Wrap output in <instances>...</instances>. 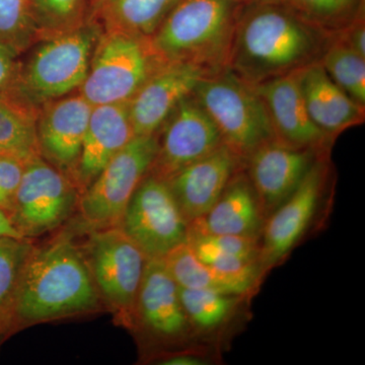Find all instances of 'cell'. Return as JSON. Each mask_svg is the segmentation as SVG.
Wrapping results in <instances>:
<instances>
[{
  "label": "cell",
  "instance_id": "19",
  "mask_svg": "<svg viewBox=\"0 0 365 365\" xmlns=\"http://www.w3.org/2000/svg\"><path fill=\"white\" fill-rule=\"evenodd\" d=\"M134 136L128 103L93 108L73 176L81 195Z\"/></svg>",
  "mask_w": 365,
  "mask_h": 365
},
{
  "label": "cell",
  "instance_id": "8",
  "mask_svg": "<svg viewBox=\"0 0 365 365\" xmlns=\"http://www.w3.org/2000/svg\"><path fill=\"white\" fill-rule=\"evenodd\" d=\"M158 146V133L134 136L81 194L78 210L88 230L119 227L132 195L150 173Z\"/></svg>",
  "mask_w": 365,
  "mask_h": 365
},
{
  "label": "cell",
  "instance_id": "5",
  "mask_svg": "<svg viewBox=\"0 0 365 365\" xmlns=\"http://www.w3.org/2000/svg\"><path fill=\"white\" fill-rule=\"evenodd\" d=\"M193 96L215 122L223 144L244 165L262 144L275 139L259 93L228 69L201 78Z\"/></svg>",
  "mask_w": 365,
  "mask_h": 365
},
{
  "label": "cell",
  "instance_id": "23",
  "mask_svg": "<svg viewBox=\"0 0 365 365\" xmlns=\"http://www.w3.org/2000/svg\"><path fill=\"white\" fill-rule=\"evenodd\" d=\"M180 0H96L93 20L103 31L150 38Z\"/></svg>",
  "mask_w": 365,
  "mask_h": 365
},
{
  "label": "cell",
  "instance_id": "25",
  "mask_svg": "<svg viewBox=\"0 0 365 365\" xmlns=\"http://www.w3.org/2000/svg\"><path fill=\"white\" fill-rule=\"evenodd\" d=\"M179 289L185 314L194 333L215 332L234 317L242 302L249 297L215 290Z\"/></svg>",
  "mask_w": 365,
  "mask_h": 365
},
{
  "label": "cell",
  "instance_id": "24",
  "mask_svg": "<svg viewBox=\"0 0 365 365\" xmlns=\"http://www.w3.org/2000/svg\"><path fill=\"white\" fill-rule=\"evenodd\" d=\"M39 109L16 93H0V155H13L26 162L40 157Z\"/></svg>",
  "mask_w": 365,
  "mask_h": 365
},
{
  "label": "cell",
  "instance_id": "15",
  "mask_svg": "<svg viewBox=\"0 0 365 365\" xmlns=\"http://www.w3.org/2000/svg\"><path fill=\"white\" fill-rule=\"evenodd\" d=\"M93 108L78 91L45 103L38 113L40 157L72 181Z\"/></svg>",
  "mask_w": 365,
  "mask_h": 365
},
{
  "label": "cell",
  "instance_id": "36",
  "mask_svg": "<svg viewBox=\"0 0 365 365\" xmlns=\"http://www.w3.org/2000/svg\"><path fill=\"white\" fill-rule=\"evenodd\" d=\"M160 364L165 365H203L207 364L208 362L207 360L196 356V355L181 354L163 359Z\"/></svg>",
  "mask_w": 365,
  "mask_h": 365
},
{
  "label": "cell",
  "instance_id": "10",
  "mask_svg": "<svg viewBox=\"0 0 365 365\" xmlns=\"http://www.w3.org/2000/svg\"><path fill=\"white\" fill-rule=\"evenodd\" d=\"M118 227L148 259H163L187 242L189 223L168 182L148 174L132 195Z\"/></svg>",
  "mask_w": 365,
  "mask_h": 365
},
{
  "label": "cell",
  "instance_id": "26",
  "mask_svg": "<svg viewBox=\"0 0 365 365\" xmlns=\"http://www.w3.org/2000/svg\"><path fill=\"white\" fill-rule=\"evenodd\" d=\"M96 0H29L36 37L49 39L93 20Z\"/></svg>",
  "mask_w": 365,
  "mask_h": 365
},
{
  "label": "cell",
  "instance_id": "20",
  "mask_svg": "<svg viewBox=\"0 0 365 365\" xmlns=\"http://www.w3.org/2000/svg\"><path fill=\"white\" fill-rule=\"evenodd\" d=\"M307 112L316 126L332 140L364 123L365 107L352 100L316 61L297 71Z\"/></svg>",
  "mask_w": 365,
  "mask_h": 365
},
{
  "label": "cell",
  "instance_id": "16",
  "mask_svg": "<svg viewBox=\"0 0 365 365\" xmlns=\"http://www.w3.org/2000/svg\"><path fill=\"white\" fill-rule=\"evenodd\" d=\"M205 71L181 62L163 63L128 102L134 133L157 134L182 98L193 93Z\"/></svg>",
  "mask_w": 365,
  "mask_h": 365
},
{
  "label": "cell",
  "instance_id": "21",
  "mask_svg": "<svg viewBox=\"0 0 365 365\" xmlns=\"http://www.w3.org/2000/svg\"><path fill=\"white\" fill-rule=\"evenodd\" d=\"M266 217L244 168L237 170L207 212L189 223V228L211 235L261 239Z\"/></svg>",
  "mask_w": 365,
  "mask_h": 365
},
{
  "label": "cell",
  "instance_id": "27",
  "mask_svg": "<svg viewBox=\"0 0 365 365\" xmlns=\"http://www.w3.org/2000/svg\"><path fill=\"white\" fill-rule=\"evenodd\" d=\"M319 62L336 85L365 107V57L346 45L335 34Z\"/></svg>",
  "mask_w": 365,
  "mask_h": 365
},
{
  "label": "cell",
  "instance_id": "32",
  "mask_svg": "<svg viewBox=\"0 0 365 365\" xmlns=\"http://www.w3.org/2000/svg\"><path fill=\"white\" fill-rule=\"evenodd\" d=\"M26 163L13 155H0V208L9 211L13 205Z\"/></svg>",
  "mask_w": 365,
  "mask_h": 365
},
{
  "label": "cell",
  "instance_id": "6",
  "mask_svg": "<svg viewBox=\"0 0 365 365\" xmlns=\"http://www.w3.org/2000/svg\"><path fill=\"white\" fill-rule=\"evenodd\" d=\"M163 64L150 38L102 31L78 91L93 107L128 103Z\"/></svg>",
  "mask_w": 365,
  "mask_h": 365
},
{
  "label": "cell",
  "instance_id": "22",
  "mask_svg": "<svg viewBox=\"0 0 365 365\" xmlns=\"http://www.w3.org/2000/svg\"><path fill=\"white\" fill-rule=\"evenodd\" d=\"M163 259L170 275L182 288L250 295L263 279L260 274L218 272L199 260L187 242L178 246Z\"/></svg>",
  "mask_w": 365,
  "mask_h": 365
},
{
  "label": "cell",
  "instance_id": "9",
  "mask_svg": "<svg viewBox=\"0 0 365 365\" xmlns=\"http://www.w3.org/2000/svg\"><path fill=\"white\" fill-rule=\"evenodd\" d=\"M79 193L73 181L38 157L28 160L9 215L26 239L53 232L78 209Z\"/></svg>",
  "mask_w": 365,
  "mask_h": 365
},
{
  "label": "cell",
  "instance_id": "14",
  "mask_svg": "<svg viewBox=\"0 0 365 365\" xmlns=\"http://www.w3.org/2000/svg\"><path fill=\"white\" fill-rule=\"evenodd\" d=\"M133 327L162 343L182 342L194 333L182 307L179 285L163 259L146 262L136 297Z\"/></svg>",
  "mask_w": 365,
  "mask_h": 365
},
{
  "label": "cell",
  "instance_id": "18",
  "mask_svg": "<svg viewBox=\"0 0 365 365\" xmlns=\"http://www.w3.org/2000/svg\"><path fill=\"white\" fill-rule=\"evenodd\" d=\"M244 167V163L222 144L165 182L190 223L202 217L212 207L232 176Z\"/></svg>",
  "mask_w": 365,
  "mask_h": 365
},
{
  "label": "cell",
  "instance_id": "3",
  "mask_svg": "<svg viewBox=\"0 0 365 365\" xmlns=\"http://www.w3.org/2000/svg\"><path fill=\"white\" fill-rule=\"evenodd\" d=\"M242 6L230 0H180L151 36L153 50L163 63H189L207 74L225 71Z\"/></svg>",
  "mask_w": 365,
  "mask_h": 365
},
{
  "label": "cell",
  "instance_id": "28",
  "mask_svg": "<svg viewBox=\"0 0 365 365\" xmlns=\"http://www.w3.org/2000/svg\"><path fill=\"white\" fill-rule=\"evenodd\" d=\"M33 247L26 237L0 239V331L9 329L14 297Z\"/></svg>",
  "mask_w": 365,
  "mask_h": 365
},
{
  "label": "cell",
  "instance_id": "4",
  "mask_svg": "<svg viewBox=\"0 0 365 365\" xmlns=\"http://www.w3.org/2000/svg\"><path fill=\"white\" fill-rule=\"evenodd\" d=\"M102 31L97 21L91 20L71 33L36 42L28 61L21 64L16 95L40 108L78 91L88 76Z\"/></svg>",
  "mask_w": 365,
  "mask_h": 365
},
{
  "label": "cell",
  "instance_id": "31",
  "mask_svg": "<svg viewBox=\"0 0 365 365\" xmlns=\"http://www.w3.org/2000/svg\"><path fill=\"white\" fill-rule=\"evenodd\" d=\"M187 244L197 258L205 265L218 272L225 274H260V265L257 262H250L222 251L210 242L205 241L201 235L188 230Z\"/></svg>",
  "mask_w": 365,
  "mask_h": 365
},
{
  "label": "cell",
  "instance_id": "1",
  "mask_svg": "<svg viewBox=\"0 0 365 365\" xmlns=\"http://www.w3.org/2000/svg\"><path fill=\"white\" fill-rule=\"evenodd\" d=\"M334 36L278 0L250 2L237 16L227 69L258 86L319 61Z\"/></svg>",
  "mask_w": 365,
  "mask_h": 365
},
{
  "label": "cell",
  "instance_id": "12",
  "mask_svg": "<svg viewBox=\"0 0 365 365\" xmlns=\"http://www.w3.org/2000/svg\"><path fill=\"white\" fill-rule=\"evenodd\" d=\"M329 178V158H319L294 193L266 218L259 265L268 272L287 258L313 222Z\"/></svg>",
  "mask_w": 365,
  "mask_h": 365
},
{
  "label": "cell",
  "instance_id": "33",
  "mask_svg": "<svg viewBox=\"0 0 365 365\" xmlns=\"http://www.w3.org/2000/svg\"><path fill=\"white\" fill-rule=\"evenodd\" d=\"M18 56L0 43V93H16L21 71Z\"/></svg>",
  "mask_w": 365,
  "mask_h": 365
},
{
  "label": "cell",
  "instance_id": "30",
  "mask_svg": "<svg viewBox=\"0 0 365 365\" xmlns=\"http://www.w3.org/2000/svg\"><path fill=\"white\" fill-rule=\"evenodd\" d=\"M36 42L29 0H0V43L20 55Z\"/></svg>",
  "mask_w": 365,
  "mask_h": 365
},
{
  "label": "cell",
  "instance_id": "35",
  "mask_svg": "<svg viewBox=\"0 0 365 365\" xmlns=\"http://www.w3.org/2000/svg\"><path fill=\"white\" fill-rule=\"evenodd\" d=\"M24 237L14 227L9 211L0 208V239L1 237Z\"/></svg>",
  "mask_w": 365,
  "mask_h": 365
},
{
  "label": "cell",
  "instance_id": "17",
  "mask_svg": "<svg viewBox=\"0 0 365 365\" xmlns=\"http://www.w3.org/2000/svg\"><path fill=\"white\" fill-rule=\"evenodd\" d=\"M297 71L255 86V90L267 110L275 140L294 148L329 151L333 140L309 116Z\"/></svg>",
  "mask_w": 365,
  "mask_h": 365
},
{
  "label": "cell",
  "instance_id": "13",
  "mask_svg": "<svg viewBox=\"0 0 365 365\" xmlns=\"http://www.w3.org/2000/svg\"><path fill=\"white\" fill-rule=\"evenodd\" d=\"M328 153L294 148L273 139L262 144L247 158L244 169L266 218L294 193L314 163Z\"/></svg>",
  "mask_w": 365,
  "mask_h": 365
},
{
  "label": "cell",
  "instance_id": "7",
  "mask_svg": "<svg viewBox=\"0 0 365 365\" xmlns=\"http://www.w3.org/2000/svg\"><path fill=\"white\" fill-rule=\"evenodd\" d=\"M83 252L101 299L111 307L118 321L133 327L148 257L118 227L91 230Z\"/></svg>",
  "mask_w": 365,
  "mask_h": 365
},
{
  "label": "cell",
  "instance_id": "2",
  "mask_svg": "<svg viewBox=\"0 0 365 365\" xmlns=\"http://www.w3.org/2000/svg\"><path fill=\"white\" fill-rule=\"evenodd\" d=\"M100 299L83 250L71 235H58L43 246H34L29 255L9 329L91 313L100 309Z\"/></svg>",
  "mask_w": 365,
  "mask_h": 365
},
{
  "label": "cell",
  "instance_id": "37",
  "mask_svg": "<svg viewBox=\"0 0 365 365\" xmlns=\"http://www.w3.org/2000/svg\"><path fill=\"white\" fill-rule=\"evenodd\" d=\"M230 1L237 2V4H247L250 2L257 1V0H230Z\"/></svg>",
  "mask_w": 365,
  "mask_h": 365
},
{
  "label": "cell",
  "instance_id": "34",
  "mask_svg": "<svg viewBox=\"0 0 365 365\" xmlns=\"http://www.w3.org/2000/svg\"><path fill=\"white\" fill-rule=\"evenodd\" d=\"M338 38L346 45L349 46L354 50L365 57V26L364 18L359 16L354 21H352L349 26H346L339 33L336 34Z\"/></svg>",
  "mask_w": 365,
  "mask_h": 365
},
{
  "label": "cell",
  "instance_id": "11",
  "mask_svg": "<svg viewBox=\"0 0 365 365\" xmlns=\"http://www.w3.org/2000/svg\"><path fill=\"white\" fill-rule=\"evenodd\" d=\"M151 176L168 181L176 173L222 145L217 127L193 93L182 98L158 132Z\"/></svg>",
  "mask_w": 365,
  "mask_h": 365
},
{
  "label": "cell",
  "instance_id": "29",
  "mask_svg": "<svg viewBox=\"0 0 365 365\" xmlns=\"http://www.w3.org/2000/svg\"><path fill=\"white\" fill-rule=\"evenodd\" d=\"M302 20L335 35L361 16V0H278Z\"/></svg>",
  "mask_w": 365,
  "mask_h": 365
}]
</instances>
